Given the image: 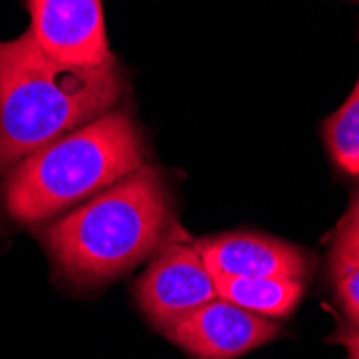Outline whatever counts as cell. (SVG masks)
I'll return each mask as SVG.
<instances>
[{
	"label": "cell",
	"mask_w": 359,
	"mask_h": 359,
	"mask_svg": "<svg viewBox=\"0 0 359 359\" xmlns=\"http://www.w3.org/2000/svg\"><path fill=\"white\" fill-rule=\"evenodd\" d=\"M123 97L116 58L78 67L48 56L26 30L0 43V170L114 110Z\"/></svg>",
	"instance_id": "1"
},
{
	"label": "cell",
	"mask_w": 359,
	"mask_h": 359,
	"mask_svg": "<svg viewBox=\"0 0 359 359\" xmlns=\"http://www.w3.org/2000/svg\"><path fill=\"white\" fill-rule=\"evenodd\" d=\"M170 222L166 183L144 164L52 222L41 239L62 278L95 286L147 258L166 237Z\"/></svg>",
	"instance_id": "2"
},
{
	"label": "cell",
	"mask_w": 359,
	"mask_h": 359,
	"mask_svg": "<svg viewBox=\"0 0 359 359\" xmlns=\"http://www.w3.org/2000/svg\"><path fill=\"white\" fill-rule=\"evenodd\" d=\"M144 159L134 118L112 110L20 159L7 172L5 207L22 224L46 222L132 175Z\"/></svg>",
	"instance_id": "3"
},
{
	"label": "cell",
	"mask_w": 359,
	"mask_h": 359,
	"mask_svg": "<svg viewBox=\"0 0 359 359\" xmlns=\"http://www.w3.org/2000/svg\"><path fill=\"white\" fill-rule=\"evenodd\" d=\"M215 297L213 276L189 243L166 245L138 282V306L161 334Z\"/></svg>",
	"instance_id": "4"
},
{
	"label": "cell",
	"mask_w": 359,
	"mask_h": 359,
	"mask_svg": "<svg viewBox=\"0 0 359 359\" xmlns=\"http://www.w3.org/2000/svg\"><path fill=\"white\" fill-rule=\"evenodd\" d=\"M39 48L67 65L102 67L114 56L106 37L102 0H26Z\"/></svg>",
	"instance_id": "5"
},
{
	"label": "cell",
	"mask_w": 359,
	"mask_h": 359,
	"mask_svg": "<svg viewBox=\"0 0 359 359\" xmlns=\"http://www.w3.org/2000/svg\"><path fill=\"white\" fill-rule=\"evenodd\" d=\"M282 334L278 325L222 297L205 304L166 334L196 359H237Z\"/></svg>",
	"instance_id": "6"
},
{
	"label": "cell",
	"mask_w": 359,
	"mask_h": 359,
	"mask_svg": "<svg viewBox=\"0 0 359 359\" xmlns=\"http://www.w3.org/2000/svg\"><path fill=\"white\" fill-rule=\"evenodd\" d=\"M211 273L235 278H295L308 273V256L286 241L252 235L228 233L196 243Z\"/></svg>",
	"instance_id": "7"
},
{
	"label": "cell",
	"mask_w": 359,
	"mask_h": 359,
	"mask_svg": "<svg viewBox=\"0 0 359 359\" xmlns=\"http://www.w3.org/2000/svg\"><path fill=\"white\" fill-rule=\"evenodd\" d=\"M217 297L267 318H284L304 297L306 284L295 278H235L211 273Z\"/></svg>",
	"instance_id": "8"
},
{
	"label": "cell",
	"mask_w": 359,
	"mask_h": 359,
	"mask_svg": "<svg viewBox=\"0 0 359 359\" xmlns=\"http://www.w3.org/2000/svg\"><path fill=\"white\" fill-rule=\"evenodd\" d=\"M323 138L334 164L346 172L359 175V78L348 100L323 123Z\"/></svg>",
	"instance_id": "9"
},
{
	"label": "cell",
	"mask_w": 359,
	"mask_h": 359,
	"mask_svg": "<svg viewBox=\"0 0 359 359\" xmlns=\"http://www.w3.org/2000/svg\"><path fill=\"white\" fill-rule=\"evenodd\" d=\"M332 265H359V196L342 217L332 248Z\"/></svg>",
	"instance_id": "10"
},
{
	"label": "cell",
	"mask_w": 359,
	"mask_h": 359,
	"mask_svg": "<svg viewBox=\"0 0 359 359\" xmlns=\"http://www.w3.org/2000/svg\"><path fill=\"white\" fill-rule=\"evenodd\" d=\"M332 280L344 314L359 330V265H332Z\"/></svg>",
	"instance_id": "11"
},
{
	"label": "cell",
	"mask_w": 359,
	"mask_h": 359,
	"mask_svg": "<svg viewBox=\"0 0 359 359\" xmlns=\"http://www.w3.org/2000/svg\"><path fill=\"white\" fill-rule=\"evenodd\" d=\"M340 344L346 346L348 351V359H359V330H353V332H344L336 338Z\"/></svg>",
	"instance_id": "12"
}]
</instances>
